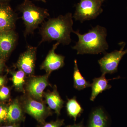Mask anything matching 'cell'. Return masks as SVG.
<instances>
[{
	"label": "cell",
	"mask_w": 127,
	"mask_h": 127,
	"mask_svg": "<svg viewBox=\"0 0 127 127\" xmlns=\"http://www.w3.org/2000/svg\"><path fill=\"white\" fill-rule=\"evenodd\" d=\"M72 18V13L68 12L44 21L40 29L42 38L39 45L53 41L64 45H69L71 41V33L73 31Z\"/></svg>",
	"instance_id": "cell-1"
},
{
	"label": "cell",
	"mask_w": 127,
	"mask_h": 127,
	"mask_svg": "<svg viewBox=\"0 0 127 127\" xmlns=\"http://www.w3.org/2000/svg\"><path fill=\"white\" fill-rule=\"evenodd\" d=\"M78 37V41L72 48L77 51V55L99 53L105 54L108 48L106 40L107 31L105 28L97 25L83 34L78 31H73Z\"/></svg>",
	"instance_id": "cell-2"
},
{
	"label": "cell",
	"mask_w": 127,
	"mask_h": 127,
	"mask_svg": "<svg viewBox=\"0 0 127 127\" xmlns=\"http://www.w3.org/2000/svg\"><path fill=\"white\" fill-rule=\"evenodd\" d=\"M18 9L22 14L25 25V37L33 34L39 25L50 16L47 9L37 6L30 0H24L18 5Z\"/></svg>",
	"instance_id": "cell-3"
},
{
	"label": "cell",
	"mask_w": 127,
	"mask_h": 127,
	"mask_svg": "<svg viewBox=\"0 0 127 127\" xmlns=\"http://www.w3.org/2000/svg\"><path fill=\"white\" fill-rule=\"evenodd\" d=\"M104 1V0H80L76 5L73 18L81 23L95 19L103 11L102 6Z\"/></svg>",
	"instance_id": "cell-4"
},
{
	"label": "cell",
	"mask_w": 127,
	"mask_h": 127,
	"mask_svg": "<svg viewBox=\"0 0 127 127\" xmlns=\"http://www.w3.org/2000/svg\"><path fill=\"white\" fill-rule=\"evenodd\" d=\"M22 106L24 112L34 118L41 125L45 123L46 118L52 113L50 108L44 103L32 98H26Z\"/></svg>",
	"instance_id": "cell-5"
},
{
	"label": "cell",
	"mask_w": 127,
	"mask_h": 127,
	"mask_svg": "<svg viewBox=\"0 0 127 127\" xmlns=\"http://www.w3.org/2000/svg\"><path fill=\"white\" fill-rule=\"evenodd\" d=\"M123 45L119 50H115L110 53H105L104 56L98 61L102 74H112L117 71L119 64L123 57L127 53L124 50Z\"/></svg>",
	"instance_id": "cell-6"
},
{
	"label": "cell",
	"mask_w": 127,
	"mask_h": 127,
	"mask_svg": "<svg viewBox=\"0 0 127 127\" xmlns=\"http://www.w3.org/2000/svg\"><path fill=\"white\" fill-rule=\"evenodd\" d=\"M37 49L35 47L28 46L26 51L20 55L16 64V67L23 71L26 75H32L34 73Z\"/></svg>",
	"instance_id": "cell-7"
},
{
	"label": "cell",
	"mask_w": 127,
	"mask_h": 127,
	"mask_svg": "<svg viewBox=\"0 0 127 127\" xmlns=\"http://www.w3.org/2000/svg\"><path fill=\"white\" fill-rule=\"evenodd\" d=\"M60 44L59 42L54 44L40 66L41 70H45L46 73L50 75L53 71L62 68L65 65V57L55 53V50Z\"/></svg>",
	"instance_id": "cell-8"
},
{
	"label": "cell",
	"mask_w": 127,
	"mask_h": 127,
	"mask_svg": "<svg viewBox=\"0 0 127 127\" xmlns=\"http://www.w3.org/2000/svg\"><path fill=\"white\" fill-rule=\"evenodd\" d=\"M49 74L43 76L34 77L28 82L26 90L32 97L37 101H41L43 95V91L50 84L48 82Z\"/></svg>",
	"instance_id": "cell-9"
},
{
	"label": "cell",
	"mask_w": 127,
	"mask_h": 127,
	"mask_svg": "<svg viewBox=\"0 0 127 127\" xmlns=\"http://www.w3.org/2000/svg\"><path fill=\"white\" fill-rule=\"evenodd\" d=\"M17 39L14 30L0 32V58L5 61L14 50Z\"/></svg>",
	"instance_id": "cell-10"
},
{
	"label": "cell",
	"mask_w": 127,
	"mask_h": 127,
	"mask_svg": "<svg viewBox=\"0 0 127 127\" xmlns=\"http://www.w3.org/2000/svg\"><path fill=\"white\" fill-rule=\"evenodd\" d=\"M17 16L9 3L0 4V32L14 30Z\"/></svg>",
	"instance_id": "cell-11"
},
{
	"label": "cell",
	"mask_w": 127,
	"mask_h": 127,
	"mask_svg": "<svg viewBox=\"0 0 127 127\" xmlns=\"http://www.w3.org/2000/svg\"><path fill=\"white\" fill-rule=\"evenodd\" d=\"M46 102L50 109L55 111L58 116L61 113L64 101L61 97L55 86L52 92L43 93Z\"/></svg>",
	"instance_id": "cell-12"
},
{
	"label": "cell",
	"mask_w": 127,
	"mask_h": 127,
	"mask_svg": "<svg viewBox=\"0 0 127 127\" xmlns=\"http://www.w3.org/2000/svg\"><path fill=\"white\" fill-rule=\"evenodd\" d=\"M23 109L18 100H14L8 107L7 122L15 124L23 121L24 119Z\"/></svg>",
	"instance_id": "cell-13"
},
{
	"label": "cell",
	"mask_w": 127,
	"mask_h": 127,
	"mask_svg": "<svg viewBox=\"0 0 127 127\" xmlns=\"http://www.w3.org/2000/svg\"><path fill=\"white\" fill-rule=\"evenodd\" d=\"M105 75L102 74L100 77L95 78L93 79V82L91 86L92 92L90 100L91 101H94L98 94L111 88L112 86L108 83L109 79L106 78Z\"/></svg>",
	"instance_id": "cell-14"
},
{
	"label": "cell",
	"mask_w": 127,
	"mask_h": 127,
	"mask_svg": "<svg viewBox=\"0 0 127 127\" xmlns=\"http://www.w3.org/2000/svg\"><path fill=\"white\" fill-rule=\"evenodd\" d=\"M108 117L101 108L95 109L91 114L87 127H107Z\"/></svg>",
	"instance_id": "cell-15"
},
{
	"label": "cell",
	"mask_w": 127,
	"mask_h": 127,
	"mask_svg": "<svg viewBox=\"0 0 127 127\" xmlns=\"http://www.w3.org/2000/svg\"><path fill=\"white\" fill-rule=\"evenodd\" d=\"M74 71L73 73V86L78 91L83 90L91 87V84L88 82L83 76L80 72L77 65V61H74Z\"/></svg>",
	"instance_id": "cell-16"
},
{
	"label": "cell",
	"mask_w": 127,
	"mask_h": 127,
	"mask_svg": "<svg viewBox=\"0 0 127 127\" xmlns=\"http://www.w3.org/2000/svg\"><path fill=\"white\" fill-rule=\"evenodd\" d=\"M67 100L66 104L67 114L76 122L77 117L81 116L84 110L77 101L76 97L71 99H67Z\"/></svg>",
	"instance_id": "cell-17"
},
{
	"label": "cell",
	"mask_w": 127,
	"mask_h": 127,
	"mask_svg": "<svg viewBox=\"0 0 127 127\" xmlns=\"http://www.w3.org/2000/svg\"><path fill=\"white\" fill-rule=\"evenodd\" d=\"M12 81L16 89L19 92H24V86L26 75L23 71L18 70L17 71L11 72Z\"/></svg>",
	"instance_id": "cell-18"
},
{
	"label": "cell",
	"mask_w": 127,
	"mask_h": 127,
	"mask_svg": "<svg viewBox=\"0 0 127 127\" xmlns=\"http://www.w3.org/2000/svg\"><path fill=\"white\" fill-rule=\"evenodd\" d=\"M8 107L3 104H0V123L7 121Z\"/></svg>",
	"instance_id": "cell-19"
},
{
	"label": "cell",
	"mask_w": 127,
	"mask_h": 127,
	"mask_svg": "<svg viewBox=\"0 0 127 127\" xmlns=\"http://www.w3.org/2000/svg\"><path fill=\"white\" fill-rule=\"evenodd\" d=\"M64 124V120L58 119L55 121L45 123L41 127H61Z\"/></svg>",
	"instance_id": "cell-20"
},
{
	"label": "cell",
	"mask_w": 127,
	"mask_h": 127,
	"mask_svg": "<svg viewBox=\"0 0 127 127\" xmlns=\"http://www.w3.org/2000/svg\"><path fill=\"white\" fill-rule=\"evenodd\" d=\"M9 88L6 87H2L0 88V100L4 101L7 99L10 96Z\"/></svg>",
	"instance_id": "cell-21"
},
{
	"label": "cell",
	"mask_w": 127,
	"mask_h": 127,
	"mask_svg": "<svg viewBox=\"0 0 127 127\" xmlns=\"http://www.w3.org/2000/svg\"><path fill=\"white\" fill-rule=\"evenodd\" d=\"M66 127H85L83 124L82 122L77 124H73L72 125H69L66 126Z\"/></svg>",
	"instance_id": "cell-22"
},
{
	"label": "cell",
	"mask_w": 127,
	"mask_h": 127,
	"mask_svg": "<svg viewBox=\"0 0 127 127\" xmlns=\"http://www.w3.org/2000/svg\"><path fill=\"white\" fill-rule=\"evenodd\" d=\"M5 61L0 58V73L3 70L4 67Z\"/></svg>",
	"instance_id": "cell-23"
},
{
	"label": "cell",
	"mask_w": 127,
	"mask_h": 127,
	"mask_svg": "<svg viewBox=\"0 0 127 127\" xmlns=\"http://www.w3.org/2000/svg\"><path fill=\"white\" fill-rule=\"evenodd\" d=\"M5 78L3 77L0 76V88L2 87V86L4 84Z\"/></svg>",
	"instance_id": "cell-24"
},
{
	"label": "cell",
	"mask_w": 127,
	"mask_h": 127,
	"mask_svg": "<svg viewBox=\"0 0 127 127\" xmlns=\"http://www.w3.org/2000/svg\"><path fill=\"white\" fill-rule=\"evenodd\" d=\"M1 127H20V124H13L12 125H9V126Z\"/></svg>",
	"instance_id": "cell-25"
},
{
	"label": "cell",
	"mask_w": 127,
	"mask_h": 127,
	"mask_svg": "<svg viewBox=\"0 0 127 127\" xmlns=\"http://www.w3.org/2000/svg\"><path fill=\"white\" fill-rule=\"evenodd\" d=\"M11 0H0V4L9 3Z\"/></svg>",
	"instance_id": "cell-26"
},
{
	"label": "cell",
	"mask_w": 127,
	"mask_h": 127,
	"mask_svg": "<svg viewBox=\"0 0 127 127\" xmlns=\"http://www.w3.org/2000/svg\"><path fill=\"white\" fill-rule=\"evenodd\" d=\"M40 0L43 1V2H46V0Z\"/></svg>",
	"instance_id": "cell-27"
},
{
	"label": "cell",
	"mask_w": 127,
	"mask_h": 127,
	"mask_svg": "<svg viewBox=\"0 0 127 127\" xmlns=\"http://www.w3.org/2000/svg\"></svg>",
	"instance_id": "cell-28"
}]
</instances>
